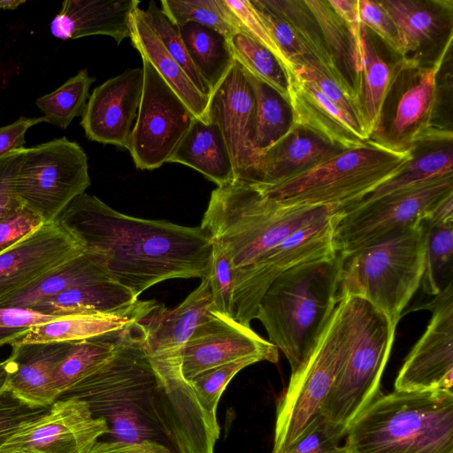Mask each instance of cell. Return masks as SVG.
<instances>
[{
  "instance_id": "6da1fadb",
  "label": "cell",
  "mask_w": 453,
  "mask_h": 453,
  "mask_svg": "<svg viewBox=\"0 0 453 453\" xmlns=\"http://www.w3.org/2000/svg\"><path fill=\"white\" fill-rule=\"evenodd\" d=\"M108 277L137 298L171 279L207 277L212 242L199 226L123 214L95 196H77L57 219Z\"/></svg>"
},
{
  "instance_id": "7a4b0ae2",
  "label": "cell",
  "mask_w": 453,
  "mask_h": 453,
  "mask_svg": "<svg viewBox=\"0 0 453 453\" xmlns=\"http://www.w3.org/2000/svg\"><path fill=\"white\" fill-rule=\"evenodd\" d=\"M341 266L339 253L296 265L272 282L258 303L255 319L291 373L305 362L340 302Z\"/></svg>"
},
{
  "instance_id": "3957f363",
  "label": "cell",
  "mask_w": 453,
  "mask_h": 453,
  "mask_svg": "<svg viewBox=\"0 0 453 453\" xmlns=\"http://www.w3.org/2000/svg\"><path fill=\"white\" fill-rule=\"evenodd\" d=\"M340 211L330 205L284 204L235 181L212 190L200 227L222 247L234 270L252 264L297 230Z\"/></svg>"
},
{
  "instance_id": "277c9868",
  "label": "cell",
  "mask_w": 453,
  "mask_h": 453,
  "mask_svg": "<svg viewBox=\"0 0 453 453\" xmlns=\"http://www.w3.org/2000/svg\"><path fill=\"white\" fill-rule=\"evenodd\" d=\"M343 445L347 453H453V392L380 393Z\"/></svg>"
},
{
  "instance_id": "5b68a950",
  "label": "cell",
  "mask_w": 453,
  "mask_h": 453,
  "mask_svg": "<svg viewBox=\"0 0 453 453\" xmlns=\"http://www.w3.org/2000/svg\"><path fill=\"white\" fill-rule=\"evenodd\" d=\"M338 305L341 357L322 414L346 437L354 421L381 393L380 379L396 327L382 311L360 297H342Z\"/></svg>"
},
{
  "instance_id": "8992f818",
  "label": "cell",
  "mask_w": 453,
  "mask_h": 453,
  "mask_svg": "<svg viewBox=\"0 0 453 453\" xmlns=\"http://www.w3.org/2000/svg\"><path fill=\"white\" fill-rule=\"evenodd\" d=\"M425 254L426 234L421 221L341 256L340 300L345 296L365 299L396 327L421 285Z\"/></svg>"
},
{
  "instance_id": "52a82bcc",
  "label": "cell",
  "mask_w": 453,
  "mask_h": 453,
  "mask_svg": "<svg viewBox=\"0 0 453 453\" xmlns=\"http://www.w3.org/2000/svg\"><path fill=\"white\" fill-rule=\"evenodd\" d=\"M412 150L398 152L369 140L302 173L256 188L284 204L330 205L342 211L399 173Z\"/></svg>"
},
{
  "instance_id": "ba28073f",
  "label": "cell",
  "mask_w": 453,
  "mask_h": 453,
  "mask_svg": "<svg viewBox=\"0 0 453 453\" xmlns=\"http://www.w3.org/2000/svg\"><path fill=\"white\" fill-rule=\"evenodd\" d=\"M89 186L85 151L64 136L25 148L14 190L24 206L50 223Z\"/></svg>"
},
{
  "instance_id": "9c48e42d",
  "label": "cell",
  "mask_w": 453,
  "mask_h": 453,
  "mask_svg": "<svg viewBox=\"0 0 453 453\" xmlns=\"http://www.w3.org/2000/svg\"><path fill=\"white\" fill-rule=\"evenodd\" d=\"M342 351L341 311L337 304L309 357L291 373L277 406L272 453H285L322 415Z\"/></svg>"
},
{
  "instance_id": "30bf717a",
  "label": "cell",
  "mask_w": 453,
  "mask_h": 453,
  "mask_svg": "<svg viewBox=\"0 0 453 453\" xmlns=\"http://www.w3.org/2000/svg\"><path fill=\"white\" fill-rule=\"evenodd\" d=\"M452 193L453 173H449L341 211L334 227L337 253L348 255L391 232L418 225Z\"/></svg>"
},
{
  "instance_id": "8fae6325",
  "label": "cell",
  "mask_w": 453,
  "mask_h": 453,
  "mask_svg": "<svg viewBox=\"0 0 453 453\" xmlns=\"http://www.w3.org/2000/svg\"><path fill=\"white\" fill-rule=\"evenodd\" d=\"M448 52L422 65L400 58L386 99L392 113L388 124L370 140L395 151H411L421 142L445 138L449 131L433 128L437 103V77Z\"/></svg>"
},
{
  "instance_id": "7c38bea8",
  "label": "cell",
  "mask_w": 453,
  "mask_h": 453,
  "mask_svg": "<svg viewBox=\"0 0 453 453\" xmlns=\"http://www.w3.org/2000/svg\"><path fill=\"white\" fill-rule=\"evenodd\" d=\"M339 212L297 230L252 264L234 270L232 318L234 320L250 326L263 295L283 272L303 262L337 254L334 227Z\"/></svg>"
},
{
  "instance_id": "4fadbf2b",
  "label": "cell",
  "mask_w": 453,
  "mask_h": 453,
  "mask_svg": "<svg viewBox=\"0 0 453 453\" xmlns=\"http://www.w3.org/2000/svg\"><path fill=\"white\" fill-rule=\"evenodd\" d=\"M137 117L127 150L141 170L169 163L195 116L145 58Z\"/></svg>"
},
{
  "instance_id": "5bb4252c",
  "label": "cell",
  "mask_w": 453,
  "mask_h": 453,
  "mask_svg": "<svg viewBox=\"0 0 453 453\" xmlns=\"http://www.w3.org/2000/svg\"><path fill=\"white\" fill-rule=\"evenodd\" d=\"M207 118L214 122L226 143L234 182H259L262 156L254 146L255 99L247 74L236 61L211 95Z\"/></svg>"
},
{
  "instance_id": "9a60e30c",
  "label": "cell",
  "mask_w": 453,
  "mask_h": 453,
  "mask_svg": "<svg viewBox=\"0 0 453 453\" xmlns=\"http://www.w3.org/2000/svg\"><path fill=\"white\" fill-rule=\"evenodd\" d=\"M109 431L106 418L94 415L85 401L59 398L21 426L0 453H85Z\"/></svg>"
},
{
  "instance_id": "2e32d148",
  "label": "cell",
  "mask_w": 453,
  "mask_h": 453,
  "mask_svg": "<svg viewBox=\"0 0 453 453\" xmlns=\"http://www.w3.org/2000/svg\"><path fill=\"white\" fill-rule=\"evenodd\" d=\"M424 307L431 311V319L407 355L395 380V391L452 390L453 282Z\"/></svg>"
},
{
  "instance_id": "e0dca14e",
  "label": "cell",
  "mask_w": 453,
  "mask_h": 453,
  "mask_svg": "<svg viewBox=\"0 0 453 453\" xmlns=\"http://www.w3.org/2000/svg\"><path fill=\"white\" fill-rule=\"evenodd\" d=\"M249 357L277 364L279 350L250 326L212 311L183 348L182 374L189 381L206 370Z\"/></svg>"
},
{
  "instance_id": "ac0fdd59",
  "label": "cell",
  "mask_w": 453,
  "mask_h": 453,
  "mask_svg": "<svg viewBox=\"0 0 453 453\" xmlns=\"http://www.w3.org/2000/svg\"><path fill=\"white\" fill-rule=\"evenodd\" d=\"M83 252L58 220L44 223L0 253V303Z\"/></svg>"
},
{
  "instance_id": "d6986e66",
  "label": "cell",
  "mask_w": 453,
  "mask_h": 453,
  "mask_svg": "<svg viewBox=\"0 0 453 453\" xmlns=\"http://www.w3.org/2000/svg\"><path fill=\"white\" fill-rule=\"evenodd\" d=\"M142 86V68H132L96 87L81 115V126L87 138L127 149L137 117Z\"/></svg>"
},
{
  "instance_id": "ffe728a7",
  "label": "cell",
  "mask_w": 453,
  "mask_h": 453,
  "mask_svg": "<svg viewBox=\"0 0 453 453\" xmlns=\"http://www.w3.org/2000/svg\"><path fill=\"white\" fill-rule=\"evenodd\" d=\"M392 17L399 37L402 59L426 65L432 54L441 56L452 42L453 2L424 0L380 1Z\"/></svg>"
},
{
  "instance_id": "44dd1931",
  "label": "cell",
  "mask_w": 453,
  "mask_h": 453,
  "mask_svg": "<svg viewBox=\"0 0 453 453\" xmlns=\"http://www.w3.org/2000/svg\"><path fill=\"white\" fill-rule=\"evenodd\" d=\"M286 76L293 125L306 128L343 150L361 147L369 141L310 79L294 68Z\"/></svg>"
},
{
  "instance_id": "7402d4cb",
  "label": "cell",
  "mask_w": 453,
  "mask_h": 453,
  "mask_svg": "<svg viewBox=\"0 0 453 453\" xmlns=\"http://www.w3.org/2000/svg\"><path fill=\"white\" fill-rule=\"evenodd\" d=\"M212 311L208 275L173 309L158 304L148 318L142 320L149 357L181 358L186 342L196 326L211 315Z\"/></svg>"
},
{
  "instance_id": "603a6c76",
  "label": "cell",
  "mask_w": 453,
  "mask_h": 453,
  "mask_svg": "<svg viewBox=\"0 0 453 453\" xmlns=\"http://www.w3.org/2000/svg\"><path fill=\"white\" fill-rule=\"evenodd\" d=\"M74 342H15L8 357L9 388L33 406H50L57 396L54 372Z\"/></svg>"
},
{
  "instance_id": "cb8c5ba5",
  "label": "cell",
  "mask_w": 453,
  "mask_h": 453,
  "mask_svg": "<svg viewBox=\"0 0 453 453\" xmlns=\"http://www.w3.org/2000/svg\"><path fill=\"white\" fill-rule=\"evenodd\" d=\"M138 0H66L50 22L53 36L77 39L107 35L118 44L129 37V19Z\"/></svg>"
},
{
  "instance_id": "d4e9b609",
  "label": "cell",
  "mask_w": 453,
  "mask_h": 453,
  "mask_svg": "<svg viewBox=\"0 0 453 453\" xmlns=\"http://www.w3.org/2000/svg\"><path fill=\"white\" fill-rule=\"evenodd\" d=\"M344 150L315 133L293 125L262 159L261 177L255 188L283 181L302 173Z\"/></svg>"
},
{
  "instance_id": "484cf974",
  "label": "cell",
  "mask_w": 453,
  "mask_h": 453,
  "mask_svg": "<svg viewBox=\"0 0 453 453\" xmlns=\"http://www.w3.org/2000/svg\"><path fill=\"white\" fill-rule=\"evenodd\" d=\"M154 300H137L108 313L73 314L30 327L16 342H76L121 329L148 318L158 306ZM15 343V342H14Z\"/></svg>"
},
{
  "instance_id": "4316f807",
  "label": "cell",
  "mask_w": 453,
  "mask_h": 453,
  "mask_svg": "<svg viewBox=\"0 0 453 453\" xmlns=\"http://www.w3.org/2000/svg\"><path fill=\"white\" fill-rule=\"evenodd\" d=\"M129 38L132 45L145 58L176 92L195 118L207 120L209 97L202 94L189 80L180 65L165 50L160 39L145 19L139 6L129 19Z\"/></svg>"
},
{
  "instance_id": "83f0119b",
  "label": "cell",
  "mask_w": 453,
  "mask_h": 453,
  "mask_svg": "<svg viewBox=\"0 0 453 453\" xmlns=\"http://www.w3.org/2000/svg\"><path fill=\"white\" fill-rule=\"evenodd\" d=\"M169 163H178L201 173L217 187L234 182L232 162L218 126L197 118L179 143Z\"/></svg>"
},
{
  "instance_id": "f1b7e54d",
  "label": "cell",
  "mask_w": 453,
  "mask_h": 453,
  "mask_svg": "<svg viewBox=\"0 0 453 453\" xmlns=\"http://www.w3.org/2000/svg\"><path fill=\"white\" fill-rule=\"evenodd\" d=\"M321 32L326 49L344 90L360 103L361 41L352 37L348 27L328 1L303 0ZM361 104V103H360Z\"/></svg>"
},
{
  "instance_id": "f546056e",
  "label": "cell",
  "mask_w": 453,
  "mask_h": 453,
  "mask_svg": "<svg viewBox=\"0 0 453 453\" xmlns=\"http://www.w3.org/2000/svg\"><path fill=\"white\" fill-rule=\"evenodd\" d=\"M137 300L129 289L109 280L67 289L31 309L61 318L73 314L113 312L132 305Z\"/></svg>"
},
{
  "instance_id": "4dcf8cb0",
  "label": "cell",
  "mask_w": 453,
  "mask_h": 453,
  "mask_svg": "<svg viewBox=\"0 0 453 453\" xmlns=\"http://www.w3.org/2000/svg\"><path fill=\"white\" fill-rule=\"evenodd\" d=\"M412 150V157L395 176L380 184L359 202L342 212L370 203L395 191L422 183L437 177L453 173L452 139L421 142ZM419 143V142H418Z\"/></svg>"
},
{
  "instance_id": "1f68e13d",
  "label": "cell",
  "mask_w": 453,
  "mask_h": 453,
  "mask_svg": "<svg viewBox=\"0 0 453 453\" xmlns=\"http://www.w3.org/2000/svg\"><path fill=\"white\" fill-rule=\"evenodd\" d=\"M109 280L96 261L83 252L50 272L30 287L1 302L0 308H31L67 289Z\"/></svg>"
},
{
  "instance_id": "d6a6232c",
  "label": "cell",
  "mask_w": 453,
  "mask_h": 453,
  "mask_svg": "<svg viewBox=\"0 0 453 453\" xmlns=\"http://www.w3.org/2000/svg\"><path fill=\"white\" fill-rule=\"evenodd\" d=\"M178 28L211 96L235 61L228 39L212 28L194 22L185 23Z\"/></svg>"
},
{
  "instance_id": "836d02e7",
  "label": "cell",
  "mask_w": 453,
  "mask_h": 453,
  "mask_svg": "<svg viewBox=\"0 0 453 453\" xmlns=\"http://www.w3.org/2000/svg\"><path fill=\"white\" fill-rule=\"evenodd\" d=\"M127 326L73 342L53 374L52 389L57 399L112 357Z\"/></svg>"
},
{
  "instance_id": "e575fe53",
  "label": "cell",
  "mask_w": 453,
  "mask_h": 453,
  "mask_svg": "<svg viewBox=\"0 0 453 453\" xmlns=\"http://www.w3.org/2000/svg\"><path fill=\"white\" fill-rule=\"evenodd\" d=\"M361 93L360 103L370 139L378 129L383 105L395 74L396 63L390 65L381 57L368 30L361 31Z\"/></svg>"
},
{
  "instance_id": "d590c367",
  "label": "cell",
  "mask_w": 453,
  "mask_h": 453,
  "mask_svg": "<svg viewBox=\"0 0 453 453\" xmlns=\"http://www.w3.org/2000/svg\"><path fill=\"white\" fill-rule=\"evenodd\" d=\"M246 74L255 99L254 146L263 159V154L291 127L292 113L280 94L248 72Z\"/></svg>"
},
{
  "instance_id": "8d00e7d4",
  "label": "cell",
  "mask_w": 453,
  "mask_h": 453,
  "mask_svg": "<svg viewBox=\"0 0 453 453\" xmlns=\"http://www.w3.org/2000/svg\"><path fill=\"white\" fill-rule=\"evenodd\" d=\"M422 223L426 254L421 285L426 294L435 296L453 282V221Z\"/></svg>"
},
{
  "instance_id": "74e56055",
  "label": "cell",
  "mask_w": 453,
  "mask_h": 453,
  "mask_svg": "<svg viewBox=\"0 0 453 453\" xmlns=\"http://www.w3.org/2000/svg\"><path fill=\"white\" fill-rule=\"evenodd\" d=\"M260 2L289 24L310 56L319 63L325 73L342 88L340 77L326 49L319 27L304 1L260 0Z\"/></svg>"
},
{
  "instance_id": "f35d334b",
  "label": "cell",
  "mask_w": 453,
  "mask_h": 453,
  "mask_svg": "<svg viewBox=\"0 0 453 453\" xmlns=\"http://www.w3.org/2000/svg\"><path fill=\"white\" fill-rule=\"evenodd\" d=\"M95 81L87 69H82L54 91L38 97L35 104L48 123L65 129L74 118L83 114Z\"/></svg>"
},
{
  "instance_id": "ab89813d",
  "label": "cell",
  "mask_w": 453,
  "mask_h": 453,
  "mask_svg": "<svg viewBox=\"0 0 453 453\" xmlns=\"http://www.w3.org/2000/svg\"><path fill=\"white\" fill-rule=\"evenodd\" d=\"M161 10L177 27L194 22L229 39L240 32L238 23L225 0H162Z\"/></svg>"
},
{
  "instance_id": "60d3db41",
  "label": "cell",
  "mask_w": 453,
  "mask_h": 453,
  "mask_svg": "<svg viewBox=\"0 0 453 453\" xmlns=\"http://www.w3.org/2000/svg\"><path fill=\"white\" fill-rule=\"evenodd\" d=\"M228 43L234 60L246 72L271 87L288 103L286 72L272 52L242 32L233 35Z\"/></svg>"
},
{
  "instance_id": "b9f144b4",
  "label": "cell",
  "mask_w": 453,
  "mask_h": 453,
  "mask_svg": "<svg viewBox=\"0 0 453 453\" xmlns=\"http://www.w3.org/2000/svg\"><path fill=\"white\" fill-rule=\"evenodd\" d=\"M144 17L150 27L160 39L162 44L186 73L195 87L209 98L207 87L197 73L179 32V28L165 14L154 1L143 10Z\"/></svg>"
},
{
  "instance_id": "7bdbcfd3",
  "label": "cell",
  "mask_w": 453,
  "mask_h": 453,
  "mask_svg": "<svg viewBox=\"0 0 453 453\" xmlns=\"http://www.w3.org/2000/svg\"><path fill=\"white\" fill-rule=\"evenodd\" d=\"M293 68L310 79L350 119L357 130L370 140L365 128L361 104L325 73L316 60L310 57L306 58L295 64Z\"/></svg>"
},
{
  "instance_id": "ee69618b",
  "label": "cell",
  "mask_w": 453,
  "mask_h": 453,
  "mask_svg": "<svg viewBox=\"0 0 453 453\" xmlns=\"http://www.w3.org/2000/svg\"><path fill=\"white\" fill-rule=\"evenodd\" d=\"M260 361L254 357H243L211 368L192 378L189 382L203 408L217 417L219 401L233 377L242 369Z\"/></svg>"
},
{
  "instance_id": "f6af8a7d",
  "label": "cell",
  "mask_w": 453,
  "mask_h": 453,
  "mask_svg": "<svg viewBox=\"0 0 453 453\" xmlns=\"http://www.w3.org/2000/svg\"><path fill=\"white\" fill-rule=\"evenodd\" d=\"M208 279L214 311L232 318L234 268L222 247L215 242H212Z\"/></svg>"
},
{
  "instance_id": "bcb514c9",
  "label": "cell",
  "mask_w": 453,
  "mask_h": 453,
  "mask_svg": "<svg viewBox=\"0 0 453 453\" xmlns=\"http://www.w3.org/2000/svg\"><path fill=\"white\" fill-rule=\"evenodd\" d=\"M250 3L271 37L292 65L306 58H311L286 20L263 5L260 0H251Z\"/></svg>"
},
{
  "instance_id": "7dc6e473",
  "label": "cell",
  "mask_w": 453,
  "mask_h": 453,
  "mask_svg": "<svg viewBox=\"0 0 453 453\" xmlns=\"http://www.w3.org/2000/svg\"><path fill=\"white\" fill-rule=\"evenodd\" d=\"M226 4L233 12L240 32L261 44L272 52L283 66L285 72L291 70L293 65L285 58L264 23L249 0H225Z\"/></svg>"
},
{
  "instance_id": "c3c4849f",
  "label": "cell",
  "mask_w": 453,
  "mask_h": 453,
  "mask_svg": "<svg viewBox=\"0 0 453 453\" xmlns=\"http://www.w3.org/2000/svg\"><path fill=\"white\" fill-rule=\"evenodd\" d=\"M50 406H33L23 402L8 385L0 389V447L21 426L46 412Z\"/></svg>"
},
{
  "instance_id": "681fc988",
  "label": "cell",
  "mask_w": 453,
  "mask_h": 453,
  "mask_svg": "<svg viewBox=\"0 0 453 453\" xmlns=\"http://www.w3.org/2000/svg\"><path fill=\"white\" fill-rule=\"evenodd\" d=\"M343 438L322 414L285 453H347Z\"/></svg>"
},
{
  "instance_id": "f907efd6",
  "label": "cell",
  "mask_w": 453,
  "mask_h": 453,
  "mask_svg": "<svg viewBox=\"0 0 453 453\" xmlns=\"http://www.w3.org/2000/svg\"><path fill=\"white\" fill-rule=\"evenodd\" d=\"M360 22L367 30L379 36L398 54L399 37L396 26L380 1L357 0Z\"/></svg>"
},
{
  "instance_id": "816d5d0a",
  "label": "cell",
  "mask_w": 453,
  "mask_h": 453,
  "mask_svg": "<svg viewBox=\"0 0 453 453\" xmlns=\"http://www.w3.org/2000/svg\"><path fill=\"white\" fill-rule=\"evenodd\" d=\"M43 224L42 219L36 212L24 205L0 219V253Z\"/></svg>"
},
{
  "instance_id": "f5cc1de1",
  "label": "cell",
  "mask_w": 453,
  "mask_h": 453,
  "mask_svg": "<svg viewBox=\"0 0 453 453\" xmlns=\"http://www.w3.org/2000/svg\"><path fill=\"white\" fill-rule=\"evenodd\" d=\"M25 148L0 157V219L23 206L14 190L15 178Z\"/></svg>"
},
{
  "instance_id": "db71d44e",
  "label": "cell",
  "mask_w": 453,
  "mask_h": 453,
  "mask_svg": "<svg viewBox=\"0 0 453 453\" xmlns=\"http://www.w3.org/2000/svg\"><path fill=\"white\" fill-rule=\"evenodd\" d=\"M112 432L117 441L126 442H140L149 440V429L138 417L134 408L120 409L110 415ZM152 440V439H151Z\"/></svg>"
},
{
  "instance_id": "11a10c76",
  "label": "cell",
  "mask_w": 453,
  "mask_h": 453,
  "mask_svg": "<svg viewBox=\"0 0 453 453\" xmlns=\"http://www.w3.org/2000/svg\"><path fill=\"white\" fill-rule=\"evenodd\" d=\"M47 122L43 116L19 117L13 123L0 127V157L12 150L24 148L26 132L33 126Z\"/></svg>"
},
{
  "instance_id": "9f6ffc18",
  "label": "cell",
  "mask_w": 453,
  "mask_h": 453,
  "mask_svg": "<svg viewBox=\"0 0 453 453\" xmlns=\"http://www.w3.org/2000/svg\"><path fill=\"white\" fill-rule=\"evenodd\" d=\"M85 453H173L170 449L154 440L140 442L121 441H96Z\"/></svg>"
},
{
  "instance_id": "6f0895ef",
  "label": "cell",
  "mask_w": 453,
  "mask_h": 453,
  "mask_svg": "<svg viewBox=\"0 0 453 453\" xmlns=\"http://www.w3.org/2000/svg\"><path fill=\"white\" fill-rule=\"evenodd\" d=\"M58 319L31 308H0V327L30 328Z\"/></svg>"
},
{
  "instance_id": "680465c9",
  "label": "cell",
  "mask_w": 453,
  "mask_h": 453,
  "mask_svg": "<svg viewBox=\"0 0 453 453\" xmlns=\"http://www.w3.org/2000/svg\"><path fill=\"white\" fill-rule=\"evenodd\" d=\"M328 4L346 24L354 40L360 42L363 26L358 16L357 0H329Z\"/></svg>"
},
{
  "instance_id": "91938a15",
  "label": "cell",
  "mask_w": 453,
  "mask_h": 453,
  "mask_svg": "<svg viewBox=\"0 0 453 453\" xmlns=\"http://www.w3.org/2000/svg\"><path fill=\"white\" fill-rule=\"evenodd\" d=\"M29 328L0 327V347L5 344L12 345L19 341Z\"/></svg>"
},
{
  "instance_id": "94428289",
  "label": "cell",
  "mask_w": 453,
  "mask_h": 453,
  "mask_svg": "<svg viewBox=\"0 0 453 453\" xmlns=\"http://www.w3.org/2000/svg\"><path fill=\"white\" fill-rule=\"evenodd\" d=\"M9 360L8 358L0 363V389L4 388L8 382Z\"/></svg>"
},
{
  "instance_id": "6125c7cd",
  "label": "cell",
  "mask_w": 453,
  "mask_h": 453,
  "mask_svg": "<svg viewBox=\"0 0 453 453\" xmlns=\"http://www.w3.org/2000/svg\"><path fill=\"white\" fill-rule=\"evenodd\" d=\"M25 3L24 0H0V10H14Z\"/></svg>"
}]
</instances>
